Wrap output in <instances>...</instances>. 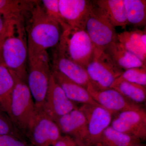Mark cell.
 <instances>
[{
    "label": "cell",
    "instance_id": "cell-20",
    "mask_svg": "<svg viewBox=\"0 0 146 146\" xmlns=\"http://www.w3.org/2000/svg\"><path fill=\"white\" fill-rule=\"evenodd\" d=\"M118 42L125 49L146 63V31L136 29L118 34Z\"/></svg>",
    "mask_w": 146,
    "mask_h": 146
},
{
    "label": "cell",
    "instance_id": "cell-1",
    "mask_svg": "<svg viewBox=\"0 0 146 146\" xmlns=\"http://www.w3.org/2000/svg\"><path fill=\"white\" fill-rule=\"evenodd\" d=\"M28 30V57L47 52L60 41V26L47 15L43 7L36 2L31 13Z\"/></svg>",
    "mask_w": 146,
    "mask_h": 146
},
{
    "label": "cell",
    "instance_id": "cell-30",
    "mask_svg": "<svg viewBox=\"0 0 146 146\" xmlns=\"http://www.w3.org/2000/svg\"><path fill=\"white\" fill-rule=\"evenodd\" d=\"M131 146H143V145L141 144V142L140 143H137L134 144Z\"/></svg>",
    "mask_w": 146,
    "mask_h": 146
},
{
    "label": "cell",
    "instance_id": "cell-24",
    "mask_svg": "<svg viewBox=\"0 0 146 146\" xmlns=\"http://www.w3.org/2000/svg\"><path fill=\"white\" fill-rule=\"evenodd\" d=\"M141 141L110 126L103 133L99 143L103 146H131Z\"/></svg>",
    "mask_w": 146,
    "mask_h": 146
},
{
    "label": "cell",
    "instance_id": "cell-11",
    "mask_svg": "<svg viewBox=\"0 0 146 146\" xmlns=\"http://www.w3.org/2000/svg\"><path fill=\"white\" fill-rule=\"evenodd\" d=\"M93 99L101 106L111 112L113 115L127 110L142 109L141 104L130 100L112 88L98 90L89 84L86 88Z\"/></svg>",
    "mask_w": 146,
    "mask_h": 146
},
{
    "label": "cell",
    "instance_id": "cell-31",
    "mask_svg": "<svg viewBox=\"0 0 146 146\" xmlns=\"http://www.w3.org/2000/svg\"><path fill=\"white\" fill-rule=\"evenodd\" d=\"M3 42H0V56L1 55V47L2 45Z\"/></svg>",
    "mask_w": 146,
    "mask_h": 146
},
{
    "label": "cell",
    "instance_id": "cell-25",
    "mask_svg": "<svg viewBox=\"0 0 146 146\" xmlns=\"http://www.w3.org/2000/svg\"><path fill=\"white\" fill-rule=\"evenodd\" d=\"M118 78L146 87V67L125 70Z\"/></svg>",
    "mask_w": 146,
    "mask_h": 146
},
{
    "label": "cell",
    "instance_id": "cell-32",
    "mask_svg": "<svg viewBox=\"0 0 146 146\" xmlns=\"http://www.w3.org/2000/svg\"><path fill=\"white\" fill-rule=\"evenodd\" d=\"M94 146H102L101 144H100V143L97 144V145H96Z\"/></svg>",
    "mask_w": 146,
    "mask_h": 146
},
{
    "label": "cell",
    "instance_id": "cell-28",
    "mask_svg": "<svg viewBox=\"0 0 146 146\" xmlns=\"http://www.w3.org/2000/svg\"><path fill=\"white\" fill-rule=\"evenodd\" d=\"M0 146H32L23 139L11 135H0Z\"/></svg>",
    "mask_w": 146,
    "mask_h": 146
},
{
    "label": "cell",
    "instance_id": "cell-17",
    "mask_svg": "<svg viewBox=\"0 0 146 146\" xmlns=\"http://www.w3.org/2000/svg\"><path fill=\"white\" fill-rule=\"evenodd\" d=\"M37 1L0 0V16L17 26H22L26 13L31 12Z\"/></svg>",
    "mask_w": 146,
    "mask_h": 146
},
{
    "label": "cell",
    "instance_id": "cell-22",
    "mask_svg": "<svg viewBox=\"0 0 146 146\" xmlns=\"http://www.w3.org/2000/svg\"><path fill=\"white\" fill-rule=\"evenodd\" d=\"M128 25L135 27L145 26L146 1L123 0Z\"/></svg>",
    "mask_w": 146,
    "mask_h": 146
},
{
    "label": "cell",
    "instance_id": "cell-14",
    "mask_svg": "<svg viewBox=\"0 0 146 146\" xmlns=\"http://www.w3.org/2000/svg\"><path fill=\"white\" fill-rule=\"evenodd\" d=\"M55 123L60 132L70 136L82 146H86L88 132L87 121L78 108L58 118Z\"/></svg>",
    "mask_w": 146,
    "mask_h": 146
},
{
    "label": "cell",
    "instance_id": "cell-15",
    "mask_svg": "<svg viewBox=\"0 0 146 146\" xmlns=\"http://www.w3.org/2000/svg\"><path fill=\"white\" fill-rule=\"evenodd\" d=\"M52 65V70L59 72L86 89L90 84L85 68L65 57L56 48L53 56Z\"/></svg>",
    "mask_w": 146,
    "mask_h": 146
},
{
    "label": "cell",
    "instance_id": "cell-18",
    "mask_svg": "<svg viewBox=\"0 0 146 146\" xmlns=\"http://www.w3.org/2000/svg\"><path fill=\"white\" fill-rule=\"evenodd\" d=\"M55 80L61 87L69 100L82 104H99L91 97L87 89L69 79L55 70L51 71Z\"/></svg>",
    "mask_w": 146,
    "mask_h": 146
},
{
    "label": "cell",
    "instance_id": "cell-27",
    "mask_svg": "<svg viewBox=\"0 0 146 146\" xmlns=\"http://www.w3.org/2000/svg\"><path fill=\"white\" fill-rule=\"evenodd\" d=\"M0 135H8L23 139L22 133L16 128L9 116L0 109Z\"/></svg>",
    "mask_w": 146,
    "mask_h": 146
},
{
    "label": "cell",
    "instance_id": "cell-2",
    "mask_svg": "<svg viewBox=\"0 0 146 146\" xmlns=\"http://www.w3.org/2000/svg\"><path fill=\"white\" fill-rule=\"evenodd\" d=\"M10 72L14 86L7 114L16 128L26 135L36 115V108L27 82Z\"/></svg>",
    "mask_w": 146,
    "mask_h": 146
},
{
    "label": "cell",
    "instance_id": "cell-16",
    "mask_svg": "<svg viewBox=\"0 0 146 146\" xmlns=\"http://www.w3.org/2000/svg\"><path fill=\"white\" fill-rule=\"evenodd\" d=\"M92 3L94 8L115 27L128 25L123 0H96Z\"/></svg>",
    "mask_w": 146,
    "mask_h": 146
},
{
    "label": "cell",
    "instance_id": "cell-4",
    "mask_svg": "<svg viewBox=\"0 0 146 146\" xmlns=\"http://www.w3.org/2000/svg\"><path fill=\"white\" fill-rule=\"evenodd\" d=\"M14 30L4 40L1 47L3 62L9 71L27 82V44L22 27Z\"/></svg>",
    "mask_w": 146,
    "mask_h": 146
},
{
    "label": "cell",
    "instance_id": "cell-5",
    "mask_svg": "<svg viewBox=\"0 0 146 146\" xmlns=\"http://www.w3.org/2000/svg\"><path fill=\"white\" fill-rule=\"evenodd\" d=\"M28 86L33 98L36 109H43L51 71L47 52L29 57Z\"/></svg>",
    "mask_w": 146,
    "mask_h": 146
},
{
    "label": "cell",
    "instance_id": "cell-23",
    "mask_svg": "<svg viewBox=\"0 0 146 146\" xmlns=\"http://www.w3.org/2000/svg\"><path fill=\"white\" fill-rule=\"evenodd\" d=\"M111 88L115 89L128 99L141 104L146 99V87L117 78Z\"/></svg>",
    "mask_w": 146,
    "mask_h": 146
},
{
    "label": "cell",
    "instance_id": "cell-6",
    "mask_svg": "<svg viewBox=\"0 0 146 146\" xmlns=\"http://www.w3.org/2000/svg\"><path fill=\"white\" fill-rule=\"evenodd\" d=\"M84 30L94 46V58L99 57L108 45L117 41L115 27L94 8L93 5Z\"/></svg>",
    "mask_w": 146,
    "mask_h": 146
},
{
    "label": "cell",
    "instance_id": "cell-26",
    "mask_svg": "<svg viewBox=\"0 0 146 146\" xmlns=\"http://www.w3.org/2000/svg\"><path fill=\"white\" fill-rule=\"evenodd\" d=\"M43 7L48 16L60 25L63 31L69 27L63 21L58 6V0H43Z\"/></svg>",
    "mask_w": 146,
    "mask_h": 146
},
{
    "label": "cell",
    "instance_id": "cell-10",
    "mask_svg": "<svg viewBox=\"0 0 146 146\" xmlns=\"http://www.w3.org/2000/svg\"><path fill=\"white\" fill-rule=\"evenodd\" d=\"M110 126L139 140L146 139V113L143 108L127 110L113 115Z\"/></svg>",
    "mask_w": 146,
    "mask_h": 146
},
{
    "label": "cell",
    "instance_id": "cell-7",
    "mask_svg": "<svg viewBox=\"0 0 146 146\" xmlns=\"http://www.w3.org/2000/svg\"><path fill=\"white\" fill-rule=\"evenodd\" d=\"M85 70L90 84L98 90L111 88L124 71L115 65L104 52L98 58H93Z\"/></svg>",
    "mask_w": 146,
    "mask_h": 146
},
{
    "label": "cell",
    "instance_id": "cell-8",
    "mask_svg": "<svg viewBox=\"0 0 146 146\" xmlns=\"http://www.w3.org/2000/svg\"><path fill=\"white\" fill-rule=\"evenodd\" d=\"M26 135L32 146H53L62 136L56 123L43 109H36Z\"/></svg>",
    "mask_w": 146,
    "mask_h": 146
},
{
    "label": "cell",
    "instance_id": "cell-13",
    "mask_svg": "<svg viewBox=\"0 0 146 146\" xmlns=\"http://www.w3.org/2000/svg\"><path fill=\"white\" fill-rule=\"evenodd\" d=\"M58 6L62 18L68 26L84 29L93 7L92 1L58 0Z\"/></svg>",
    "mask_w": 146,
    "mask_h": 146
},
{
    "label": "cell",
    "instance_id": "cell-12",
    "mask_svg": "<svg viewBox=\"0 0 146 146\" xmlns=\"http://www.w3.org/2000/svg\"><path fill=\"white\" fill-rule=\"evenodd\" d=\"M77 108L74 102L68 98L51 72L43 110L55 121L58 118Z\"/></svg>",
    "mask_w": 146,
    "mask_h": 146
},
{
    "label": "cell",
    "instance_id": "cell-19",
    "mask_svg": "<svg viewBox=\"0 0 146 146\" xmlns=\"http://www.w3.org/2000/svg\"><path fill=\"white\" fill-rule=\"evenodd\" d=\"M104 52L115 65L123 70L131 68L146 67V63L125 49L118 41L108 45Z\"/></svg>",
    "mask_w": 146,
    "mask_h": 146
},
{
    "label": "cell",
    "instance_id": "cell-9",
    "mask_svg": "<svg viewBox=\"0 0 146 146\" xmlns=\"http://www.w3.org/2000/svg\"><path fill=\"white\" fill-rule=\"evenodd\" d=\"M79 109L87 121L88 136L86 146L99 143L103 133L112 122L113 115L99 104H82Z\"/></svg>",
    "mask_w": 146,
    "mask_h": 146
},
{
    "label": "cell",
    "instance_id": "cell-3",
    "mask_svg": "<svg viewBox=\"0 0 146 146\" xmlns=\"http://www.w3.org/2000/svg\"><path fill=\"white\" fill-rule=\"evenodd\" d=\"M56 49L65 57L85 69L94 58V46L83 29L69 27L63 30Z\"/></svg>",
    "mask_w": 146,
    "mask_h": 146
},
{
    "label": "cell",
    "instance_id": "cell-21",
    "mask_svg": "<svg viewBox=\"0 0 146 146\" xmlns=\"http://www.w3.org/2000/svg\"><path fill=\"white\" fill-rule=\"evenodd\" d=\"M14 80L10 71L0 62V109L7 113L10 106Z\"/></svg>",
    "mask_w": 146,
    "mask_h": 146
},
{
    "label": "cell",
    "instance_id": "cell-29",
    "mask_svg": "<svg viewBox=\"0 0 146 146\" xmlns=\"http://www.w3.org/2000/svg\"><path fill=\"white\" fill-rule=\"evenodd\" d=\"M16 26L0 16V42L4 40L10 34Z\"/></svg>",
    "mask_w": 146,
    "mask_h": 146
}]
</instances>
